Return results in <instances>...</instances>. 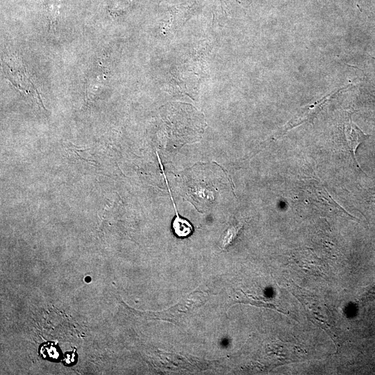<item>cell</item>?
I'll list each match as a JSON object with an SVG mask.
<instances>
[{
	"label": "cell",
	"instance_id": "6da1fadb",
	"mask_svg": "<svg viewBox=\"0 0 375 375\" xmlns=\"http://www.w3.org/2000/svg\"><path fill=\"white\" fill-rule=\"evenodd\" d=\"M289 286L293 294L302 303L308 318L315 325L324 329L336 346L340 345L343 342L342 333L336 326L328 308L295 284L291 283Z\"/></svg>",
	"mask_w": 375,
	"mask_h": 375
},
{
	"label": "cell",
	"instance_id": "7a4b0ae2",
	"mask_svg": "<svg viewBox=\"0 0 375 375\" xmlns=\"http://www.w3.org/2000/svg\"><path fill=\"white\" fill-rule=\"evenodd\" d=\"M344 134L347 140V148L353 159L356 165L361 169L356 158V152L359 145L365 141L369 135L365 134L356 124L351 120L344 126ZM362 170V169H361Z\"/></svg>",
	"mask_w": 375,
	"mask_h": 375
},
{
	"label": "cell",
	"instance_id": "3957f363",
	"mask_svg": "<svg viewBox=\"0 0 375 375\" xmlns=\"http://www.w3.org/2000/svg\"><path fill=\"white\" fill-rule=\"evenodd\" d=\"M165 178V181H166L165 182L166 185H167L168 190L169 192V195H170V197H171V200H172V201L173 203V206H174L175 212H176V216H175V217L174 218V219L172 220V231H173L174 235L176 237L179 238H185L189 237L194 232V226L190 223V221H188V219L179 216V215L178 213V211L176 210V207L175 203L174 201L172 195L170 190H169V185H168L167 180L166 178Z\"/></svg>",
	"mask_w": 375,
	"mask_h": 375
},
{
	"label": "cell",
	"instance_id": "277c9868",
	"mask_svg": "<svg viewBox=\"0 0 375 375\" xmlns=\"http://www.w3.org/2000/svg\"><path fill=\"white\" fill-rule=\"evenodd\" d=\"M323 103H324L322 102L306 107L303 111L301 112L299 115L293 117V119L287 124L283 132H285L286 131H288L289 129L301 124L307 120H310L320 110Z\"/></svg>",
	"mask_w": 375,
	"mask_h": 375
},
{
	"label": "cell",
	"instance_id": "5b68a950",
	"mask_svg": "<svg viewBox=\"0 0 375 375\" xmlns=\"http://www.w3.org/2000/svg\"><path fill=\"white\" fill-rule=\"evenodd\" d=\"M310 192H312L311 194H313V198L316 199L317 201L319 203H321L322 204H325L328 206H333L336 209H338L340 210L344 211L347 213L345 210H343V208L340 206L331 197V195L328 194V192L325 190L324 187L320 184H315L313 183L310 187Z\"/></svg>",
	"mask_w": 375,
	"mask_h": 375
},
{
	"label": "cell",
	"instance_id": "8992f818",
	"mask_svg": "<svg viewBox=\"0 0 375 375\" xmlns=\"http://www.w3.org/2000/svg\"><path fill=\"white\" fill-rule=\"evenodd\" d=\"M240 228V227L232 226L226 230L222 240V247L223 248H227L229 245H231V244L237 237Z\"/></svg>",
	"mask_w": 375,
	"mask_h": 375
},
{
	"label": "cell",
	"instance_id": "52a82bcc",
	"mask_svg": "<svg viewBox=\"0 0 375 375\" xmlns=\"http://www.w3.org/2000/svg\"><path fill=\"white\" fill-rule=\"evenodd\" d=\"M373 198H374L373 199H374V201H375V190H374V194H373Z\"/></svg>",
	"mask_w": 375,
	"mask_h": 375
},
{
	"label": "cell",
	"instance_id": "ba28073f",
	"mask_svg": "<svg viewBox=\"0 0 375 375\" xmlns=\"http://www.w3.org/2000/svg\"><path fill=\"white\" fill-rule=\"evenodd\" d=\"M85 281H90V277H88V278H87V279H85Z\"/></svg>",
	"mask_w": 375,
	"mask_h": 375
}]
</instances>
